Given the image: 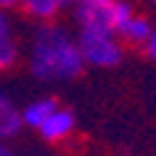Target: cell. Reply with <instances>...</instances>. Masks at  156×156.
<instances>
[{"instance_id": "obj_6", "label": "cell", "mask_w": 156, "mask_h": 156, "mask_svg": "<svg viewBox=\"0 0 156 156\" xmlns=\"http://www.w3.org/2000/svg\"><path fill=\"white\" fill-rule=\"evenodd\" d=\"M23 129V114L15 107V102L0 89V141H8L17 136Z\"/></svg>"}, {"instance_id": "obj_14", "label": "cell", "mask_w": 156, "mask_h": 156, "mask_svg": "<svg viewBox=\"0 0 156 156\" xmlns=\"http://www.w3.org/2000/svg\"><path fill=\"white\" fill-rule=\"evenodd\" d=\"M144 3H146L149 8H154V10H156V0H144Z\"/></svg>"}, {"instance_id": "obj_1", "label": "cell", "mask_w": 156, "mask_h": 156, "mask_svg": "<svg viewBox=\"0 0 156 156\" xmlns=\"http://www.w3.org/2000/svg\"><path fill=\"white\" fill-rule=\"evenodd\" d=\"M27 67L40 82H67L84 72V60L67 27L42 23L32 35Z\"/></svg>"}, {"instance_id": "obj_7", "label": "cell", "mask_w": 156, "mask_h": 156, "mask_svg": "<svg viewBox=\"0 0 156 156\" xmlns=\"http://www.w3.org/2000/svg\"><path fill=\"white\" fill-rule=\"evenodd\" d=\"M60 107V102L55 99V97H40V99H32L30 104H25L20 109L23 114V126H30V129H40L47 119H50V114Z\"/></svg>"}, {"instance_id": "obj_9", "label": "cell", "mask_w": 156, "mask_h": 156, "mask_svg": "<svg viewBox=\"0 0 156 156\" xmlns=\"http://www.w3.org/2000/svg\"><path fill=\"white\" fill-rule=\"evenodd\" d=\"M17 57H20V47H17V42L12 40V35L0 37V72L10 69L17 62Z\"/></svg>"}, {"instance_id": "obj_2", "label": "cell", "mask_w": 156, "mask_h": 156, "mask_svg": "<svg viewBox=\"0 0 156 156\" xmlns=\"http://www.w3.org/2000/svg\"><path fill=\"white\" fill-rule=\"evenodd\" d=\"M77 30H109L116 32L136 12L129 0H74Z\"/></svg>"}, {"instance_id": "obj_10", "label": "cell", "mask_w": 156, "mask_h": 156, "mask_svg": "<svg viewBox=\"0 0 156 156\" xmlns=\"http://www.w3.org/2000/svg\"><path fill=\"white\" fill-rule=\"evenodd\" d=\"M141 52H144V57H146V60H151V62H156V25H154V30H151V35L146 37V42L141 45Z\"/></svg>"}, {"instance_id": "obj_4", "label": "cell", "mask_w": 156, "mask_h": 156, "mask_svg": "<svg viewBox=\"0 0 156 156\" xmlns=\"http://www.w3.org/2000/svg\"><path fill=\"white\" fill-rule=\"evenodd\" d=\"M74 126H77L74 112L67 109V107H57V109L50 114V119H47L40 129H37V134H40L45 141L57 144V141H65L67 136H72Z\"/></svg>"}, {"instance_id": "obj_12", "label": "cell", "mask_w": 156, "mask_h": 156, "mask_svg": "<svg viewBox=\"0 0 156 156\" xmlns=\"http://www.w3.org/2000/svg\"><path fill=\"white\" fill-rule=\"evenodd\" d=\"M0 156H20V154H17L12 146H8L5 141H0Z\"/></svg>"}, {"instance_id": "obj_3", "label": "cell", "mask_w": 156, "mask_h": 156, "mask_svg": "<svg viewBox=\"0 0 156 156\" xmlns=\"http://www.w3.org/2000/svg\"><path fill=\"white\" fill-rule=\"evenodd\" d=\"M77 47L84 65L89 67H99V69H109L122 65L124 60V42L119 40L116 32L109 30H77L74 35Z\"/></svg>"}, {"instance_id": "obj_5", "label": "cell", "mask_w": 156, "mask_h": 156, "mask_svg": "<svg viewBox=\"0 0 156 156\" xmlns=\"http://www.w3.org/2000/svg\"><path fill=\"white\" fill-rule=\"evenodd\" d=\"M151 30H154V23L149 20V17L141 15V12H134L129 20L116 30V35H119V40H122L124 45L141 47V45L146 42V37L151 35Z\"/></svg>"}, {"instance_id": "obj_11", "label": "cell", "mask_w": 156, "mask_h": 156, "mask_svg": "<svg viewBox=\"0 0 156 156\" xmlns=\"http://www.w3.org/2000/svg\"><path fill=\"white\" fill-rule=\"evenodd\" d=\"M10 35V20H8V15L0 10V37H8Z\"/></svg>"}, {"instance_id": "obj_13", "label": "cell", "mask_w": 156, "mask_h": 156, "mask_svg": "<svg viewBox=\"0 0 156 156\" xmlns=\"http://www.w3.org/2000/svg\"><path fill=\"white\" fill-rule=\"evenodd\" d=\"M20 5V0H0V8H15Z\"/></svg>"}, {"instance_id": "obj_8", "label": "cell", "mask_w": 156, "mask_h": 156, "mask_svg": "<svg viewBox=\"0 0 156 156\" xmlns=\"http://www.w3.org/2000/svg\"><path fill=\"white\" fill-rule=\"evenodd\" d=\"M20 5H23V10L30 17H35V20L52 23L67 3H65V0H20Z\"/></svg>"}]
</instances>
